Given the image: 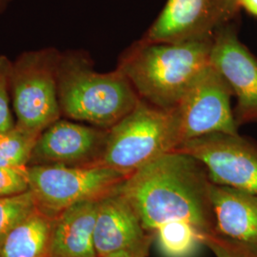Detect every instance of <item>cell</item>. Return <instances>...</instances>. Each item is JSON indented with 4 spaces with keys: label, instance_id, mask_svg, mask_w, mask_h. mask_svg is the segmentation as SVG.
Listing matches in <instances>:
<instances>
[{
    "label": "cell",
    "instance_id": "cell-1",
    "mask_svg": "<svg viewBox=\"0 0 257 257\" xmlns=\"http://www.w3.org/2000/svg\"><path fill=\"white\" fill-rule=\"evenodd\" d=\"M208 170L195 157L174 151L128 175L118 187L155 236L159 228L186 223L206 235L216 232Z\"/></svg>",
    "mask_w": 257,
    "mask_h": 257
},
{
    "label": "cell",
    "instance_id": "cell-2",
    "mask_svg": "<svg viewBox=\"0 0 257 257\" xmlns=\"http://www.w3.org/2000/svg\"><path fill=\"white\" fill-rule=\"evenodd\" d=\"M213 38L177 43L138 40L117 69L139 98L163 110L175 109L197 75L211 64Z\"/></svg>",
    "mask_w": 257,
    "mask_h": 257
},
{
    "label": "cell",
    "instance_id": "cell-3",
    "mask_svg": "<svg viewBox=\"0 0 257 257\" xmlns=\"http://www.w3.org/2000/svg\"><path fill=\"white\" fill-rule=\"evenodd\" d=\"M57 89L61 114L105 130L126 116L140 99L117 68L98 73L87 56L75 52L60 55Z\"/></svg>",
    "mask_w": 257,
    "mask_h": 257
},
{
    "label": "cell",
    "instance_id": "cell-4",
    "mask_svg": "<svg viewBox=\"0 0 257 257\" xmlns=\"http://www.w3.org/2000/svg\"><path fill=\"white\" fill-rule=\"evenodd\" d=\"M182 144L175 109L163 110L139 99L108 131L101 166L130 175Z\"/></svg>",
    "mask_w": 257,
    "mask_h": 257
},
{
    "label": "cell",
    "instance_id": "cell-5",
    "mask_svg": "<svg viewBox=\"0 0 257 257\" xmlns=\"http://www.w3.org/2000/svg\"><path fill=\"white\" fill-rule=\"evenodd\" d=\"M60 55L55 49L20 55L12 67L11 96L17 124L41 134L60 118L57 69Z\"/></svg>",
    "mask_w": 257,
    "mask_h": 257
},
{
    "label": "cell",
    "instance_id": "cell-6",
    "mask_svg": "<svg viewBox=\"0 0 257 257\" xmlns=\"http://www.w3.org/2000/svg\"><path fill=\"white\" fill-rule=\"evenodd\" d=\"M30 190L38 209L55 218L76 203L100 200L128 175L105 166H28Z\"/></svg>",
    "mask_w": 257,
    "mask_h": 257
},
{
    "label": "cell",
    "instance_id": "cell-7",
    "mask_svg": "<svg viewBox=\"0 0 257 257\" xmlns=\"http://www.w3.org/2000/svg\"><path fill=\"white\" fill-rule=\"evenodd\" d=\"M232 96L229 83L211 62L175 108L182 144L215 133L238 134L230 104Z\"/></svg>",
    "mask_w": 257,
    "mask_h": 257
},
{
    "label": "cell",
    "instance_id": "cell-8",
    "mask_svg": "<svg viewBox=\"0 0 257 257\" xmlns=\"http://www.w3.org/2000/svg\"><path fill=\"white\" fill-rule=\"evenodd\" d=\"M239 9L238 0H167L140 40L177 43L211 39L221 28L234 22Z\"/></svg>",
    "mask_w": 257,
    "mask_h": 257
},
{
    "label": "cell",
    "instance_id": "cell-9",
    "mask_svg": "<svg viewBox=\"0 0 257 257\" xmlns=\"http://www.w3.org/2000/svg\"><path fill=\"white\" fill-rule=\"evenodd\" d=\"M175 151L202 162L213 183L257 193V144L248 138L215 133L189 140Z\"/></svg>",
    "mask_w": 257,
    "mask_h": 257
},
{
    "label": "cell",
    "instance_id": "cell-10",
    "mask_svg": "<svg viewBox=\"0 0 257 257\" xmlns=\"http://www.w3.org/2000/svg\"><path fill=\"white\" fill-rule=\"evenodd\" d=\"M108 131L56 120L38 137L28 166H101Z\"/></svg>",
    "mask_w": 257,
    "mask_h": 257
},
{
    "label": "cell",
    "instance_id": "cell-11",
    "mask_svg": "<svg viewBox=\"0 0 257 257\" xmlns=\"http://www.w3.org/2000/svg\"><path fill=\"white\" fill-rule=\"evenodd\" d=\"M211 62L236 97L233 114L238 127L257 123V59L240 41L234 22L214 35Z\"/></svg>",
    "mask_w": 257,
    "mask_h": 257
},
{
    "label": "cell",
    "instance_id": "cell-12",
    "mask_svg": "<svg viewBox=\"0 0 257 257\" xmlns=\"http://www.w3.org/2000/svg\"><path fill=\"white\" fill-rule=\"evenodd\" d=\"M93 239L98 257L122 252L148 257L155 236L145 229L138 211L117 188L98 202Z\"/></svg>",
    "mask_w": 257,
    "mask_h": 257
},
{
    "label": "cell",
    "instance_id": "cell-13",
    "mask_svg": "<svg viewBox=\"0 0 257 257\" xmlns=\"http://www.w3.org/2000/svg\"><path fill=\"white\" fill-rule=\"evenodd\" d=\"M216 232L257 248V193L212 184Z\"/></svg>",
    "mask_w": 257,
    "mask_h": 257
},
{
    "label": "cell",
    "instance_id": "cell-14",
    "mask_svg": "<svg viewBox=\"0 0 257 257\" xmlns=\"http://www.w3.org/2000/svg\"><path fill=\"white\" fill-rule=\"evenodd\" d=\"M98 202L76 203L55 216L51 257H98L93 239Z\"/></svg>",
    "mask_w": 257,
    "mask_h": 257
},
{
    "label": "cell",
    "instance_id": "cell-15",
    "mask_svg": "<svg viewBox=\"0 0 257 257\" xmlns=\"http://www.w3.org/2000/svg\"><path fill=\"white\" fill-rule=\"evenodd\" d=\"M53 222L37 210L0 240V257H51Z\"/></svg>",
    "mask_w": 257,
    "mask_h": 257
},
{
    "label": "cell",
    "instance_id": "cell-16",
    "mask_svg": "<svg viewBox=\"0 0 257 257\" xmlns=\"http://www.w3.org/2000/svg\"><path fill=\"white\" fill-rule=\"evenodd\" d=\"M155 241L165 257H193L203 246L202 234L186 223H172L155 232Z\"/></svg>",
    "mask_w": 257,
    "mask_h": 257
},
{
    "label": "cell",
    "instance_id": "cell-17",
    "mask_svg": "<svg viewBox=\"0 0 257 257\" xmlns=\"http://www.w3.org/2000/svg\"><path fill=\"white\" fill-rule=\"evenodd\" d=\"M40 134L19 126L0 133V167L26 168Z\"/></svg>",
    "mask_w": 257,
    "mask_h": 257
},
{
    "label": "cell",
    "instance_id": "cell-18",
    "mask_svg": "<svg viewBox=\"0 0 257 257\" xmlns=\"http://www.w3.org/2000/svg\"><path fill=\"white\" fill-rule=\"evenodd\" d=\"M37 210V200L31 190L0 197V240Z\"/></svg>",
    "mask_w": 257,
    "mask_h": 257
},
{
    "label": "cell",
    "instance_id": "cell-19",
    "mask_svg": "<svg viewBox=\"0 0 257 257\" xmlns=\"http://www.w3.org/2000/svg\"><path fill=\"white\" fill-rule=\"evenodd\" d=\"M203 246L210 248L215 257H257V248L230 240L217 232L206 235Z\"/></svg>",
    "mask_w": 257,
    "mask_h": 257
},
{
    "label": "cell",
    "instance_id": "cell-20",
    "mask_svg": "<svg viewBox=\"0 0 257 257\" xmlns=\"http://www.w3.org/2000/svg\"><path fill=\"white\" fill-rule=\"evenodd\" d=\"M12 67L9 59L0 55V133L8 131L16 124L10 108Z\"/></svg>",
    "mask_w": 257,
    "mask_h": 257
},
{
    "label": "cell",
    "instance_id": "cell-21",
    "mask_svg": "<svg viewBox=\"0 0 257 257\" xmlns=\"http://www.w3.org/2000/svg\"><path fill=\"white\" fill-rule=\"evenodd\" d=\"M30 190L26 168L0 167V197L25 193Z\"/></svg>",
    "mask_w": 257,
    "mask_h": 257
},
{
    "label": "cell",
    "instance_id": "cell-22",
    "mask_svg": "<svg viewBox=\"0 0 257 257\" xmlns=\"http://www.w3.org/2000/svg\"><path fill=\"white\" fill-rule=\"evenodd\" d=\"M240 8H243L248 14L257 17V0H238Z\"/></svg>",
    "mask_w": 257,
    "mask_h": 257
},
{
    "label": "cell",
    "instance_id": "cell-23",
    "mask_svg": "<svg viewBox=\"0 0 257 257\" xmlns=\"http://www.w3.org/2000/svg\"><path fill=\"white\" fill-rule=\"evenodd\" d=\"M110 257H139L136 256V255H133V254H128V253H118V254H115V255H112Z\"/></svg>",
    "mask_w": 257,
    "mask_h": 257
},
{
    "label": "cell",
    "instance_id": "cell-24",
    "mask_svg": "<svg viewBox=\"0 0 257 257\" xmlns=\"http://www.w3.org/2000/svg\"><path fill=\"white\" fill-rule=\"evenodd\" d=\"M7 1H8V0H0V10L7 3Z\"/></svg>",
    "mask_w": 257,
    "mask_h": 257
}]
</instances>
